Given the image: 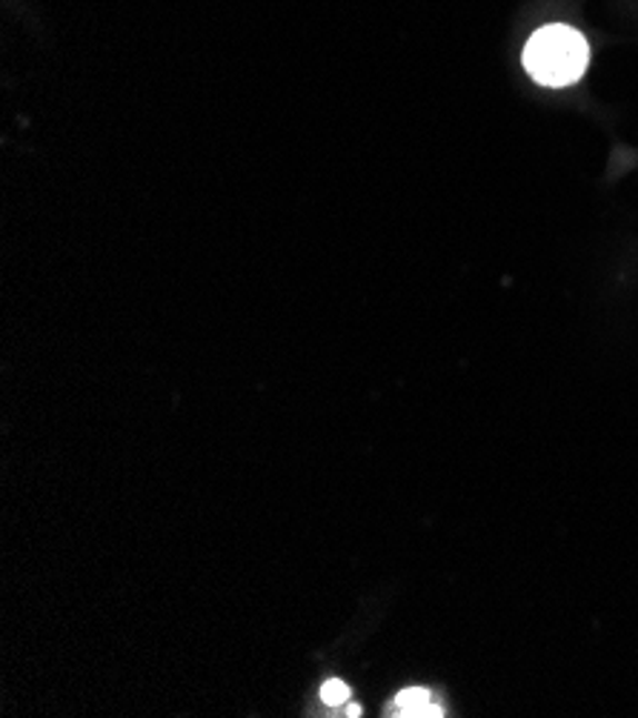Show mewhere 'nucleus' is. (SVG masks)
Instances as JSON below:
<instances>
[{"instance_id":"7ed1b4c3","label":"nucleus","mask_w":638,"mask_h":718,"mask_svg":"<svg viewBox=\"0 0 638 718\" xmlns=\"http://www.w3.org/2000/svg\"><path fill=\"white\" fill-rule=\"evenodd\" d=\"M347 698H350V687L343 685V681H338V678H332V681H327V685L321 687V701L327 707L343 705Z\"/></svg>"},{"instance_id":"20e7f679","label":"nucleus","mask_w":638,"mask_h":718,"mask_svg":"<svg viewBox=\"0 0 638 718\" xmlns=\"http://www.w3.org/2000/svg\"><path fill=\"white\" fill-rule=\"evenodd\" d=\"M347 716H352V718H356V716H361V707L350 705V707H347Z\"/></svg>"},{"instance_id":"f257e3e1","label":"nucleus","mask_w":638,"mask_h":718,"mask_svg":"<svg viewBox=\"0 0 638 718\" xmlns=\"http://www.w3.org/2000/svg\"><path fill=\"white\" fill-rule=\"evenodd\" d=\"M590 63V43L565 23L541 27L525 47V69L545 87H570Z\"/></svg>"},{"instance_id":"f03ea898","label":"nucleus","mask_w":638,"mask_h":718,"mask_svg":"<svg viewBox=\"0 0 638 718\" xmlns=\"http://www.w3.org/2000/svg\"><path fill=\"white\" fill-rule=\"evenodd\" d=\"M396 716H441V707L432 701V696L421 687L403 690L396 698Z\"/></svg>"}]
</instances>
